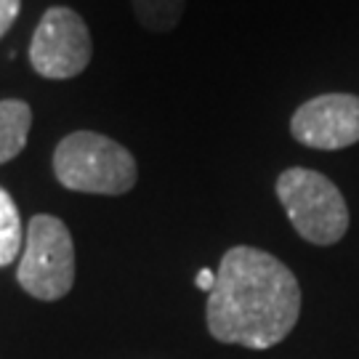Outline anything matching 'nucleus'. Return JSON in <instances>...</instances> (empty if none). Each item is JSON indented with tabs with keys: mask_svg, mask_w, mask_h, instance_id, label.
<instances>
[{
	"mask_svg": "<svg viewBox=\"0 0 359 359\" xmlns=\"http://www.w3.org/2000/svg\"><path fill=\"white\" fill-rule=\"evenodd\" d=\"M22 250V218L13 197L0 187V266H8Z\"/></svg>",
	"mask_w": 359,
	"mask_h": 359,
	"instance_id": "nucleus-9",
	"label": "nucleus"
},
{
	"mask_svg": "<svg viewBox=\"0 0 359 359\" xmlns=\"http://www.w3.org/2000/svg\"><path fill=\"white\" fill-rule=\"evenodd\" d=\"M139 25L149 32H170L184 16L187 0H130Z\"/></svg>",
	"mask_w": 359,
	"mask_h": 359,
	"instance_id": "nucleus-8",
	"label": "nucleus"
},
{
	"mask_svg": "<svg viewBox=\"0 0 359 359\" xmlns=\"http://www.w3.org/2000/svg\"><path fill=\"white\" fill-rule=\"evenodd\" d=\"M290 133L311 149H344L359 142V96L322 93L304 102L290 117Z\"/></svg>",
	"mask_w": 359,
	"mask_h": 359,
	"instance_id": "nucleus-6",
	"label": "nucleus"
},
{
	"mask_svg": "<svg viewBox=\"0 0 359 359\" xmlns=\"http://www.w3.org/2000/svg\"><path fill=\"white\" fill-rule=\"evenodd\" d=\"M301 314V285L280 258L250 245L229 248L208 293V330L221 344L271 348Z\"/></svg>",
	"mask_w": 359,
	"mask_h": 359,
	"instance_id": "nucleus-1",
	"label": "nucleus"
},
{
	"mask_svg": "<svg viewBox=\"0 0 359 359\" xmlns=\"http://www.w3.org/2000/svg\"><path fill=\"white\" fill-rule=\"evenodd\" d=\"M277 197L293 229L311 245H335L348 231L341 189L311 168H287L277 179Z\"/></svg>",
	"mask_w": 359,
	"mask_h": 359,
	"instance_id": "nucleus-3",
	"label": "nucleus"
},
{
	"mask_svg": "<svg viewBox=\"0 0 359 359\" xmlns=\"http://www.w3.org/2000/svg\"><path fill=\"white\" fill-rule=\"evenodd\" d=\"M53 176L69 192L120 197L139 181L133 154L96 130H75L53 149Z\"/></svg>",
	"mask_w": 359,
	"mask_h": 359,
	"instance_id": "nucleus-2",
	"label": "nucleus"
},
{
	"mask_svg": "<svg viewBox=\"0 0 359 359\" xmlns=\"http://www.w3.org/2000/svg\"><path fill=\"white\" fill-rule=\"evenodd\" d=\"M93 43L86 19L67 6H51L29 40V65L46 80H69L90 65Z\"/></svg>",
	"mask_w": 359,
	"mask_h": 359,
	"instance_id": "nucleus-5",
	"label": "nucleus"
},
{
	"mask_svg": "<svg viewBox=\"0 0 359 359\" xmlns=\"http://www.w3.org/2000/svg\"><path fill=\"white\" fill-rule=\"evenodd\" d=\"M22 11V0H0V38H6V32L13 27Z\"/></svg>",
	"mask_w": 359,
	"mask_h": 359,
	"instance_id": "nucleus-10",
	"label": "nucleus"
},
{
	"mask_svg": "<svg viewBox=\"0 0 359 359\" xmlns=\"http://www.w3.org/2000/svg\"><path fill=\"white\" fill-rule=\"evenodd\" d=\"M194 285L200 287V290H205V293H210L213 290V285H216V274L210 269H203L200 274H197V280H194Z\"/></svg>",
	"mask_w": 359,
	"mask_h": 359,
	"instance_id": "nucleus-11",
	"label": "nucleus"
},
{
	"mask_svg": "<svg viewBox=\"0 0 359 359\" xmlns=\"http://www.w3.org/2000/svg\"><path fill=\"white\" fill-rule=\"evenodd\" d=\"M32 128V109L22 99L0 102V165L11 163L27 147Z\"/></svg>",
	"mask_w": 359,
	"mask_h": 359,
	"instance_id": "nucleus-7",
	"label": "nucleus"
},
{
	"mask_svg": "<svg viewBox=\"0 0 359 359\" xmlns=\"http://www.w3.org/2000/svg\"><path fill=\"white\" fill-rule=\"evenodd\" d=\"M16 280L38 301H59L75 285V243L62 218L38 213L27 224Z\"/></svg>",
	"mask_w": 359,
	"mask_h": 359,
	"instance_id": "nucleus-4",
	"label": "nucleus"
}]
</instances>
